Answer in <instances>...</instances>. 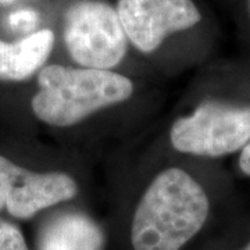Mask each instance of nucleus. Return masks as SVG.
I'll list each match as a JSON object with an SVG mask.
<instances>
[{
  "instance_id": "nucleus-8",
  "label": "nucleus",
  "mask_w": 250,
  "mask_h": 250,
  "mask_svg": "<svg viewBox=\"0 0 250 250\" xmlns=\"http://www.w3.org/2000/svg\"><path fill=\"white\" fill-rule=\"evenodd\" d=\"M52 29L34 31L17 42L0 41V81L21 82L29 80L45 67L54 46Z\"/></svg>"
},
{
  "instance_id": "nucleus-1",
  "label": "nucleus",
  "mask_w": 250,
  "mask_h": 250,
  "mask_svg": "<svg viewBox=\"0 0 250 250\" xmlns=\"http://www.w3.org/2000/svg\"><path fill=\"white\" fill-rule=\"evenodd\" d=\"M210 200L203 187L178 167L160 171L143 192L131 225L134 250H181L205 227Z\"/></svg>"
},
{
  "instance_id": "nucleus-4",
  "label": "nucleus",
  "mask_w": 250,
  "mask_h": 250,
  "mask_svg": "<svg viewBox=\"0 0 250 250\" xmlns=\"http://www.w3.org/2000/svg\"><path fill=\"white\" fill-rule=\"evenodd\" d=\"M62 39L72 62L83 68L113 70L128 49L116 7L103 0L74 1L64 14Z\"/></svg>"
},
{
  "instance_id": "nucleus-2",
  "label": "nucleus",
  "mask_w": 250,
  "mask_h": 250,
  "mask_svg": "<svg viewBox=\"0 0 250 250\" xmlns=\"http://www.w3.org/2000/svg\"><path fill=\"white\" fill-rule=\"evenodd\" d=\"M39 89L31 100L38 120L68 128L80 124L102 108L129 100L134 82L113 70L45 65L38 72Z\"/></svg>"
},
{
  "instance_id": "nucleus-13",
  "label": "nucleus",
  "mask_w": 250,
  "mask_h": 250,
  "mask_svg": "<svg viewBox=\"0 0 250 250\" xmlns=\"http://www.w3.org/2000/svg\"><path fill=\"white\" fill-rule=\"evenodd\" d=\"M248 11H249V17H250V0H248Z\"/></svg>"
},
{
  "instance_id": "nucleus-12",
  "label": "nucleus",
  "mask_w": 250,
  "mask_h": 250,
  "mask_svg": "<svg viewBox=\"0 0 250 250\" xmlns=\"http://www.w3.org/2000/svg\"><path fill=\"white\" fill-rule=\"evenodd\" d=\"M241 250H250V242L248 243V245H246V246H245V248H243V249H241Z\"/></svg>"
},
{
  "instance_id": "nucleus-7",
  "label": "nucleus",
  "mask_w": 250,
  "mask_h": 250,
  "mask_svg": "<svg viewBox=\"0 0 250 250\" xmlns=\"http://www.w3.org/2000/svg\"><path fill=\"white\" fill-rule=\"evenodd\" d=\"M36 250H106V235L86 213L67 210L42 225Z\"/></svg>"
},
{
  "instance_id": "nucleus-6",
  "label": "nucleus",
  "mask_w": 250,
  "mask_h": 250,
  "mask_svg": "<svg viewBox=\"0 0 250 250\" xmlns=\"http://www.w3.org/2000/svg\"><path fill=\"white\" fill-rule=\"evenodd\" d=\"M116 10L128 42L145 54L202 20L193 0H118Z\"/></svg>"
},
{
  "instance_id": "nucleus-3",
  "label": "nucleus",
  "mask_w": 250,
  "mask_h": 250,
  "mask_svg": "<svg viewBox=\"0 0 250 250\" xmlns=\"http://www.w3.org/2000/svg\"><path fill=\"white\" fill-rule=\"evenodd\" d=\"M250 141V106L206 100L174 121L171 146L179 153L217 159L239 152Z\"/></svg>"
},
{
  "instance_id": "nucleus-9",
  "label": "nucleus",
  "mask_w": 250,
  "mask_h": 250,
  "mask_svg": "<svg viewBox=\"0 0 250 250\" xmlns=\"http://www.w3.org/2000/svg\"><path fill=\"white\" fill-rule=\"evenodd\" d=\"M0 250H29L21 229L3 218H0Z\"/></svg>"
},
{
  "instance_id": "nucleus-5",
  "label": "nucleus",
  "mask_w": 250,
  "mask_h": 250,
  "mask_svg": "<svg viewBox=\"0 0 250 250\" xmlns=\"http://www.w3.org/2000/svg\"><path fill=\"white\" fill-rule=\"evenodd\" d=\"M77 181L62 171L35 172L0 156V211L18 220H29L39 211L72 200Z\"/></svg>"
},
{
  "instance_id": "nucleus-10",
  "label": "nucleus",
  "mask_w": 250,
  "mask_h": 250,
  "mask_svg": "<svg viewBox=\"0 0 250 250\" xmlns=\"http://www.w3.org/2000/svg\"><path fill=\"white\" fill-rule=\"evenodd\" d=\"M38 22H39V14L35 10L22 9L14 11L9 16L10 27L16 31H21V32L34 31Z\"/></svg>"
},
{
  "instance_id": "nucleus-11",
  "label": "nucleus",
  "mask_w": 250,
  "mask_h": 250,
  "mask_svg": "<svg viewBox=\"0 0 250 250\" xmlns=\"http://www.w3.org/2000/svg\"><path fill=\"white\" fill-rule=\"evenodd\" d=\"M238 164H239V168H241L242 172L250 178V141L245 145V147L241 150Z\"/></svg>"
},
{
  "instance_id": "nucleus-14",
  "label": "nucleus",
  "mask_w": 250,
  "mask_h": 250,
  "mask_svg": "<svg viewBox=\"0 0 250 250\" xmlns=\"http://www.w3.org/2000/svg\"><path fill=\"white\" fill-rule=\"evenodd\" d=\"M0 1H13V0H0Z\"/></svg>"
}]
</instances>
